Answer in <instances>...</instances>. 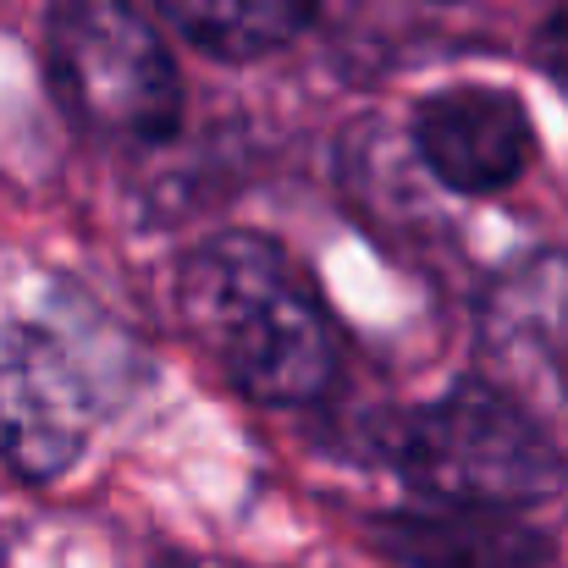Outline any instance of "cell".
I'll list each match as a JSON object with an SVG mask.
<instances>
[{
	"instance_id": "cell-1",
	"label": "cell",
	"mask_w": 568,
	"mask_h": 568,
	"mask_svg": "<svg viewBox=\"0 0 568 568\" xmlns=\"http://www.w3.org/2000/svg\"><path fill=\"white\" fill-rule=\"evenodd\" d=\"M178 298L193 343L254 403H315L337 376V343L321 304L260 232H221L193 248Z\"/></svg>"
},
{
	"instance_id": "cell-4",
	"label": "cell",
	"mask_w": 568,
	"mask_h": 568,
	"mask_svg": "<svg viewBox=\"0 0 568 568\" xmlns=\"http://www.w3.org/2000/svg\"><path fill=\"white\" fill-rule=\"evenodd\" d=\"M50 78L67 111L100 139L161 144L183 116L178 61L128 0H55Z\"/></svg>"
},
{
	"instance_id": "cell-3",
	"label": "cell",
	"mask_w": 568,
	"mask_h": 568,
	"mask_svg": "<svg viewBox=\"0 0 568 568\" xmlns=\"http://www.w3.org/2000/svg\"><path fill=\"white\" fill-rule=\"evenodd\" d=\"M386 464L436 508L508 514L568 480L547 430L491 386H453L386 430Z\"/></svg>"
},
{
	"instance_id": "cell-2",
	"label": "cell",
	"mask_w": 568,
	"mask_h": 568,
	"mask_svg": "<svg viewBox=\"0 0 568 568\" xmlns=\"http://www.w3.org/2000/svg\"><path fill=\"white\" fill-rule=\"evenodd\" d=\"M139 381V348L83 293L0 321V453L28 480L67 475Z\"/></svg>"
},
{
	"instance_id": "cell-9",
	"label": "cell",
	"mask_w": 568,
	"mask_h": 568,
	"mask_svg": "<svg viewBox=\"0 0 568 568\" xmlns=\"http://www.w3.org/2000/svg\"><path fill=\"white\" fill-rule=\"evenodd\" d=\"M541 50H547V67L568 83V0H552V17H547Z\"/></svg>"
},
{
	"instance_id": "cell-6",
	"label": "cell",
	"mask_w": 568,
	"mask_h": 568,
	"mask_svg": "<svg viewBox=\"0 0 568 568\" xmlns=\"http://www.w3.org/2000/svg\"><path fill=\"white\" fill-rule=\"evenodd\" d=\"M486 348L525 392L568 403V260L536 254L486 298Z\"/></svg>"
},
{
	"instance_id": "cell-5",
	"label": "cell",
	"mask_w": 568,
	"mask_h": 568,
	"mask_svg": "<svg viewBox=\"0 0 568 568\" xmlns=\"http://www.w3.org/2000/svg\"><path fill=\"white\" fill-rule=\"evenodd\" d=\"M414 150L453 193H503L530 166V116L508 89H442L414 111Z\"/></svg>"
},
{
	"instance_id": "cell-7",
	"label": "cell",
	"mask_w": 568,
	"mask_h": 568,
	"mask_svg": "<svg viewBox=\"0 0 568 568\" xmlns=\"http://www.w3.org/2000/svg\"><path fill=\"white\" fill-rule=\"evenodd\" d=\"M381 547L403 568H552L547 541L486 508H414L381 519Z\"/></svg>"
},
{
	"instance_id": "cell-8",
	"label": "cell",
	"mask_w": 568,
	"mask_h": 568,
	"mask_svg": "<svg viewBox=\"0 0 568 568\" xmlns=\"http://www.w3.org/2000/svg\"><path fill=\"white\" fill-rule=\"evenodd\" d=\"M166 22L221 61H254L282 50L315 17V0H155Z\"/></svg>"
}]
</instances>
